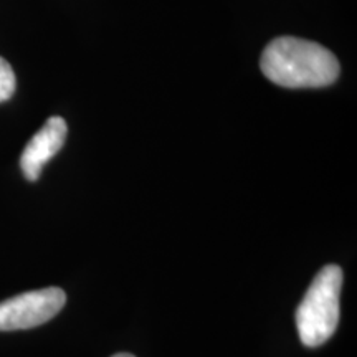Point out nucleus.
<instances>
[{
    "mask_svg": "<svg viewBox=\"0 0 357 357\" xmlns=\"http://www.w3.org/2000/svg\"><path fill=\"white\" fill-rule=\"evenodd\" d=\"M260 66L271 83L284 88H323L339 77L337 58L323 45L278 37L263 50Z\"/></svg>",
    "mask_w": 357,
    "mask_h": 357,
    "instance_id": "nucleus-1",
    "label": "nucleus"
},
{
    "mask_svg": "<svg viewBox=\"0 0 357 357\" xmlns=\"http://www.w3.org/2000/svg\"><path fill=\"white\" fill-rule=\"evenodd\" d=\"M342 288V270L326 265L296 310V328L303 346L318 347L329 341L339 324V296Z\"/></svg>",
    "mask_w": 357,
    "mask_h": 357,
    "instance_id": "nucleus-2",
    "label": "nucleus"
},
{
    "mask_svg": "<svg viewBox=\"0 0 357 357\" xmlns=\"http://www.w3.org/2000/svg\"><path fill=\"white\" fill-rule=\"evenodd\" d=\"M66 294L60 288L26 291L0 303V331H19L48 323L63 310Z\"/></svg>",
    "mask_w": 357,
    "mask_h": 357,
    "instance_id": "nucleus-3",
    "label": "nucleus"
},
{
    "mask_svg": "<svg viewBox=\"0 0 357 357\" xmlns=\"http://www.w3.org/2000/svg\"><path fill=\"white\" fill-rule=\"evenodd\" d=\"M68 126L60 116H52L43 128L35 134L20 155V169L26 181H38L45 164L60 153L66 141Z\"/></svg>",
    "mask_w": 357,
    "mask_h": 357,
    "instance_id": "nucleus-4",
    "label": "nucleus"
},
{
    "mask_svg": "<svg viewBox=\"0 0 357 357\" xmlns=\"http://www.w3.org/2000/svg\"><path fill=\"white\" fill-rule=\"evenodd\" d=\"M17 78L10 63L0 56V102L10 100L15 93Z\"/></svg>",
    "mask_w": 357,
    "mask_h": 357,
    "instance_id": "nucleus-5",
    "label": "nucleus"
},
{
    "mask_svg": "<svg viewBox=\"0 0 357 357\" xmlns=\"http://www.w3.org/2000/svg\"><path fill=\"white\" fill-rule=\"evenodd\" d=\"M111 357H134L132 354H128V352H119V354H114V356H111Z\"/></svg>",
    "mask_w": 357,
    "mask_h": 357,
    "instance_id": "nucleus-6",
    "label": "nucleus"
}]
</instances>
